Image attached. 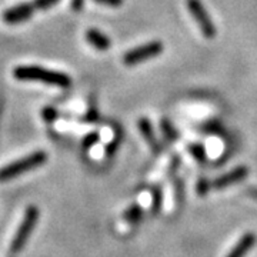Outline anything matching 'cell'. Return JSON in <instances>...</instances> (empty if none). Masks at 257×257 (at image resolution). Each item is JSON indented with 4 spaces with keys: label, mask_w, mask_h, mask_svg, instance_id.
<instances>
[{
    "label": "cell",
    "mask_w": 257,
    "mask_h": 257,
    "mask_svg": "<svg viewBox=\"0 0 257 257\" xmlns=\"http://www.w3.org/2000/svg\"><path fill=\"white\" fill-rule=\"evenodd\" d=\"M13 76L20 82H40L49 86H57L62 89L72 86L70 76L62 72L49 70L42 66H18L13 70Z\"/></svg>",
    "instance_id": "obj_1"
},
{
    "label": "cell",
    "mask_w": 257,
    "mask_h": 257,
    "mask_svg": "<svg viewBox=\"0 0 257 257\" xmlns=\"http://www.w3.org/2000/svg\"><path fill=\"white\" fill-rule=\"evenodd\" d=\"M46 160L47 155L42 150L30 153L29 156L19 159L18 162L10 163V165L5 166L3 169H0V182H6V180H10V179H15V177L26 173L32 169H36L43 163H46Z\"/></svg>",
    "instance_id": "obj_2"
},
{
    "label": "cell",
    "mask_w": 257,
    "mask_h": 257,
    "mask_svg": "<svg viewBox=\"0 0 257 257\" xmlns=\"http://www.w3.org/2000/svg\"><path fill=\"white\" fill-rule=\"evenodd\" d=\"M37 220H39V210H37V207L36 206H29L26 211H25L23 220L20 223L16 234H15L13 240H12L10 250L13 253H19L22 248L26 246L29 236L32 234V231L35 229Z\"/></svg>",
    "instance_id": "obj_3"
},
{
    "label": "cell",
    "mask_w": 257,
    "mask_h": 257,
    "mask_svg": "<svg viewBox=\"0 0 257 257\" xmlns=\"http://www.w3.org/2000/svg\"><path fill=\"white\" fill-rule=\"evenodd\" d=\"M163 52V43L162 42H149L146 45L135 47L132 50H128L126 55L123 56V63L127 66H135V64L143 63L146 60H150L153 57H156Z\"/></svg>",
    "instance_id": "obj_4"
},
{
    "label": "cell",
    "mask_w": 257,
    "mask_h": 257,
    "mask_svg": "<svg viewBox=\"0 0 257 257\" xmlns=\"http://www.w3.org/2000/svg\"><path fill=\"white\" fill-rule=\"evenodd\" d=\"M187 9L190 12L192 18L196 20L199 29L202 30L203 36L206 39H214L217 32L207 10L203 6L202 0H187Z\"/></svg>",
    "instance_id": "obj_5"
},
{
    "label": "cell",
    "mask_w": 257,
    "mask_h": 257,
    "mask_svg": "<svg viewBox=\"0 0 257 257\" xmlns=\"http://www.w3.org/2000/svg\"><path fill=\"white\" fill-rule=\"evenodd\" d=\"M35 10L36 9H35L33 3H19L16 6L5 10L2 19L8 25H20V23L28 22L29 19L33 16Z\"/></svg>",
    "instance_id": "obj_6"
},
{
    "label": "cell",
    "mask_w": 257,
    "mask_h": 257,
    "mask_svg": "<svg viewBox=\"0 0 257 257\" xmlns=\"http://www.w3.org/2000/svg\"><path fill=\"white\" fill-rule=\"evenodd\" d=\"M248 176V169L246 166H239V167H234L233 170H230L227 173L221 175L220 177H217L211 186L217 190H221V189H226L229 186H233V184L240 183L243 182L246 177Z\"/></svg>",
    "instance_id": "obj_7"
},
{
    "label": "cell",
    "mask_w": 257,
    "mask_h": 257,
    "mask_svg": "<svg viewBox=\"0 0 257 257\" xmlns=\"http://www.w3.org/2000/svg\"><path fill=\"white\" fill-rule=\"evenodd\" d=\"M256 244V234L254 233H246L234 244V247L230 250V253L226 257H246L247 253L254 247Z\"/></svg>",
    "instance_id": "obj_8"
},
{
    "label": "cell",
    "mask_w": 257,
    "mask_h": 257,
    "mask_svg": "<svg viewBox=\"0 0 257 257\" xmlns=\"http://www.w3.org/2000/svg\"><path fill=\"white\" fill-rule=\"evenodd\" d=\"M86 40L90 46L94 47L96 50H100V52H106L111 46L110 39L106 35H103L97 29H89L86 32Z\"/></svg>",
    "instance_id": "obj_9"
},
{
    "label": "cell",
    "mask_w": 257,
    "mask_h": 257,
    "mask_svg": "<svg viewBox=\"0 0 257 257\" xmlns=\"http://www.w3.org/2000/svg\"><path fill=\"white\" fill-rule=\"evenodd\" d=\"M138 126L140 133H142V136L152 146L153 152H157L159 150V145H157L156 135H155V130H153V126H152L150 120L147 119V117H140L138 121Z\"/></svg>",
    "instance_id": "obj_10"
},
{
    "label": "cell",
    "mask_w": 257,
    "mask_h": 257,
    "mask_svg": "<svg viewBox=\"0 0 257 257\" xmlns=\"http://www.w3.org/2000/svg\"><path fill=\"white\" fill-rule=\"evenodd\" d=\"M142 216H143V210L139 204H132L127 210L123 213L124 220L128 221V223H138L142 219Z\"/></svg>",
    "instance_id": "obj_11"
},
{
    "label": "cell",
    "mask_w": 257,
    "mask_h": 257,
    "mask_svg": "<svg viewBox=\"0 0 257 257\" xmlns=\"http://www.w3.org/2000/svg\"><path fill=\"white\" fill-rule=\"evenodd\" d=\"M189 152H190V155H192L197 162H200V163H204L206 160H207V153H206V149L203 145L200 143H193L189 146Z\"/></svg>",
    "instance_id": "obj_12"
},
{
    "label": "cell",
    "mask_w": 257,
    "mask_h": 257,
    "mask_svg": "<svg viewBox=\"0 0 257 257\" xmlns=\"http://www.w3.org/2000/svg\"><path fill=\"white\" fill-rule=\"evenodd\" d=\"M160 128H162L165 138L167 139L169 142H176V140H177V132H176V128L173 127V124H172L169 120H162V121H160Z\"/></svg>",
    "instance_id": "obj_13"
},
{
    "label": "cell",
    "mask_w": 257,
    "mask_h": 257,
    "mask_svg": "<svg viewBox=\"0 0 257 257\" xmlns=\"http://www.w3.org/2000/svg\"><path fill=\"white\" fill-rule=\"evenodd\" d=\"M162 203H163V193L160 187H155L153 189V202H152V211L157 214L162 210Z\"/></svg>",
    "instance_id": "obj_14"
},
{
    "label": "cell",
    "mask_w": 257,
    "mask_h": 257,
    "mask_svg": "<svg viewBox=\"0 0 257 257\" xmlns=\"http://www.w3.org/2000/svg\"><path fill=\"white\" fill-rule=\"evenodd\" d=\"M100 140V133L99 132H92V133H89V135H86V138L83 139L82 142V146L84 150H89V149H92L97 142Z\"/></svg>",
    "instance_id": "obj_15"
},
{
    "label": "cell",
    "mask_w": 257,
    "mask_h": 257,
    "mask_svg": "<svg viewBox=\"0 0 257 257\" xmlns=\"http://www.w3.org/2000/svg\"><path fill=\"white\" fill-rule=\"evenodd\" d=\"M210 186L211 183L207 179H199V182L196 184V192L200 197H204V196H207V193L210 190Z\"/></svg>",
    "instance_id": "obj_16"
},
{
    "label": "cell",
    "mask_w": 257,
    "mask_h": 257,
    "mask_svg": "<svg viewBox=\"0 0 257 257\" xmlns=\"http://www.w3.org/2000/svg\"><path fill=\"white\" fill-rule=\"evenodd\" d=\"M60 0H33V6L36 10H46L53 8Z\"/></svg>",
    "instance_id": "obj_17"
},
{
    "label": "cell",
    "mask_w": 257,
    "mask_h": 257,
    "mask_svg": "<svg viewBox=\"0 0 257 257\" xmlns=\"http://www.w3.org/2000/svg\"><path fill=\"white\" fill-rule=\"evenodd\" d=\"M203 130H204V132H207V133H213V135L223 133V127H221L220 123H217V121H210V123L204 124Z\"/></svg>",
    "instance_id": "obj_18"
},
{
    "label": "cell",
    "mask_w": 257,
    "mask_h": 257,
    "mask_svg": "<svg viewBox=\"0 0 257 257\" xmlns=\"http://www.w3.org/2000/svg\"><path fill=\"white\" fill-rule=\"evenodd\" d=\"M42 116H43V119L46 120V121H53V120L57 119V111L53 107H46L42 111Z\"/></svg>",
    "instance_id": "obj_19"
},
{
    "label": "cell",
    "mask_w": 257,
    "mask_h": 257,
    "mask_svg": "<svg viewBox=\"0 0 257 257\" xmlns=\"http://www.w3.org/2000/svg\"><path fill=\"white\" fill-rule=\"evenodd\" d=\"M99 5H104L109 8H120L123 5V0H94Z\"/></svg>",
    "instance_id": "obj_20"
},
{
    "label": "cell",
    "mask_w": 257,
    "mask_h": 257,
    "mask_svg": "<svg viewBox=\"0 0 257 257\" xmlns=\"http://www.w3.org/2000/svg\"><path fill=\"white\" fill-rule=\"evenodd\" d=\"M84 5V0H72V9L74 12H80Z\"/></svg>",
    "instance_id": "obj_21"
},
{
    "label": "cell",
    "mask_w": 257,
    "mask_h": 257,
    "mask_svg": "<svg viewBox=\"0 0 257 257\" xmlns=\"http://www.w3.org/2000/svg\"><path fill=\"white\" fill-rule=\"evenodd\" d=\"M247 194L251 197V199H254V200L257 202V187H248Z\"/></svg>",
    "instance_id": "obj_22"
}]
</instances>
